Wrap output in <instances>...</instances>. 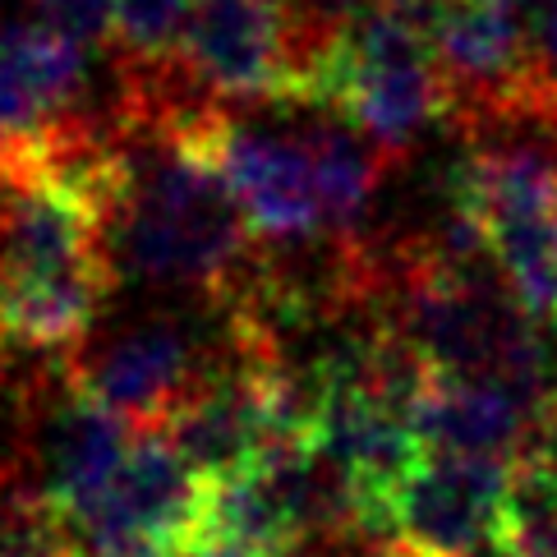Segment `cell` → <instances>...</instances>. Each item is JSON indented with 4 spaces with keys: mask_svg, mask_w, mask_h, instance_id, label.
<instances>
[{
    "mask_svg": "<svg viewBox=\"0 0 557 557\" xmlns=\"http://www.w3.org/2000/svg\"><path fill=\"white\" fill-rule=\"evenodd\" d=\"M300 107L332 111L392 162H401L414 138L451 115V88L437 70L433 37L369 0L313 65Z\"/></svg>",
    "mask_w": 557,
    "mask_h": 557,
    "instance_id": "obj_1",
    "label": "cell"
},
{
    "mask_svg": "<svg viewBox=\"0 0 557 557\" xmlns=\"http://www.w3.org/2000/svg\"><path fill=\"white\" fill-rule=\"evenodd\" d=\"M336 33H342L336 18L313 14L295 0H198L181 74L216 107H300L309 74Z\"/></svg>",
    "mask_w": 557,
    "mask_h": 557,
    "instance_id": "obj_2",
    "label": "cell"
},
{
    "mask_svg": "<svg viewBox=\"0 0 557 557\" xmlns=\"http://www.w3.org/2000/svg\"><path fill=\"white\" fill-rule=\"evenodd\" d=\"M208 525L212 480L171 433L144 429L115 484L70 534L88 557H185L208 544Z\"/></svg>",
    "mask_w": 557,
    "mask_h": 557,
    "instance_id": "obj_3",
    "label": "cell"
},
{
    "mask_svg": "<svg viewBox=\"0 0 557 557\" xmlns=\"http://www.w3.org/2000/svg\"><path fill=\"white\" fill-rule=\"evenodd\" d=\"M433 55L451 88V121L466 134L525 125L534 47L521 0H451L433 28Z\"/></svg>",
    "mask_w": 557,
    "mask_h": 557,
    "instance_id": "obj_4",
    "label": "cell"
},
{
    "mask_svg": "<svg viewBox=\"0 0 557 557\" xmlns=\"http://www.w3.org/2000/svg\"><path fill=\"white\" fill-rule=\"evenodd\" d=\"M198 134L240 203L258 245H313L327 235L313 157L300 134L249 125L226 107H208Z\"/></svg>",
    "mask_w": 557,
    "mask_h": 557,
    "instance_id": "obj_5",
    "label": "cell"
},
{
    "mask_svg": "<svg viewBox=\"0 0 557 557\" xmlns=\"http://www.w3.org/2000/svg\"><path fill=\"white\" fill-rule=\"evenodd\" d=\"M216 350L222 342L203 346V336L181 318H148L74 360L70 383L107 410L125 414L134 429H166V420L216 364Z\"/></svg>",
    "mask_w": 557,
    "mask_h": 557,
    "instance_id": "obj_6",
    "label": "cell"
},
{
    "mask_svg": "<svg viewBox=\"0 0 557 557\" xmlns=\"http://www.w3.org/2000/svg\"><path fill=\"white\" fill-rule=\"evenodd\" d=\"M511 466L488 456H424L392 503L387 540L414 557H480L497 540Z\"/></svg>",
    "mask_w": 557,
    "mask_h": 557,
    "instance_id": "obj_7",
    "label": "cell"
},
{
    "mask_svg": "<svg viewBox=\"0 0 557 557\" xmlns=\"http://www.w3.org/2000/svg\"><path fill=\"white\" fill-rule=\"evenodd\" d=\"M548 396L525 392L497 377H456L429 373L410 406L414 433L424 447L447 456H488V461H521L534 433H544Z\"/></svg>",
    "mask_w": 557,
    "mask_h": 557,
    "instance_id": "obj_8",
    "label": "cell"
},
{
    "mask_svg": "<svg viewBox=\"0 0 557 557\" xmlns=\"http://www.w3.org/2000/svg\"><path fill=\"white\" fill-rule=\"evenodd\" d=\"M88 88V42L42 24H0V144L47 138L74 121Z\"/></svg>",
    "mask_w": 557,
    "mask_h": 557,
    "instance_id": "obj_9",
    "label": "cell"
},
{
    "mask_svg": "<svg viewBox=\"0 0 557 557\" xmlns=\"http://www.w3.org/2000/svg\"><path fill=\"white\" fill-rule=\"evenodd\" d=\"M138 433L144 429H134L125 414L107 410L70 383V396L47 414L42 429V503L65 530L102 503Z\"/></svg>",
    "mask_w": 557,
    "mask_h": 557,
    "instance_id": "obj_10",
    "label": "cell"
},
{
    "mask_svg": "<svg viewBox=\"0 0 557 557\" xmlns=\"http://www.w3.org/2000/svg\"><path fill=\"white\" fill-rule=\"evenodd\" d=\"M451 208L466 212L484 235L557 216V144L474 138V148L451 171Z\"/></svg>",
    "mask_w": 557,
    "mask_h": 557,
    "instance_id": "obj_11",
    "label": "cell"
},
{
    "mask_svg": "<svg viewBox=\"0 0 557 557\" xmlns=\"http://www.w3.org/2000/svg\"><path fill=\"white\" fill-rule=\"evenodd\" d=\"M305 144L313 157L318 175V198H323V222L332 245H355L364 240L360 222L373 203L383 175L396 166L383 148H373L360 129H350L346 121H313L305 129Z\"/></svg>",
    "mask_w": 557,
    "mask_h": 557,
    "instance_id": "obj_12",
    "label": "cell"
},
{
    "mask_svg": "<svg viewBox=\"0 0 557 557\" xmlns=\"http://www.w3.org/2000/svg\"><path fill=\"white\" fill-rule=\"evenodd\" d=\"M497 557H557V456L534 447L511 466L497 516Z\"/></svg>",
    "mask_w": 557,
    "mask_h": 557,
    "instance_id": "obj_13",
    "label": "cell"
},
{
    "mask_svg": "<svg viewBox=\"0 0 557 557\" xmlns=\"http://www.w3.org/2000/svg\"><path fill=\"white\" fill-rule=\"evenodd\" d=\"M198 0H121L111 47L125 78H162L181 70Z\"/></svg>",
    "mask_w": 557,
    "mask_h": 557,
    "instance_id": "obj_14",
    "label": "cell"
},
{
    "mask_svg": "<svg viewBox=\"0 0 557 557\" xmlns=\"http://www.w3.org/2000/svg\"><path fill=\"white\" fill-rule=\"evenodd\" d=\"M488 253H493L497 276H503L511 290V300L521 305L534 323L557 327V216L493 231Z\"/></svg>",
    "mask_w": 557,
    "mask_h": 557,
    "instance_id": "obj_15",
    "label": "cell"
},
{
    "mask_svg": "<svg viewBox=\"0 0 557 557\" xmlns=\"http://www.w3.org/2000/svg\"><path fill=\"white\" fill-rule=\"evenodd\" d=\"M0 557H88L74 534L55 521V511L42 497H24V511L14 521V534Z\"/></svg>",
    "mask_w": 557,
    "mask_h": 557,
    "instance_id": "obj_16",
    "label": "cell"
},
{
    "mask_svg": "<svg viewBox=\"0 0 557 557\" xmlns=\"http://www.w3.org/2000/svg\"><path fill=\"white\" fill-rule=\"evenodd\" d=\"M28 5H33V18L78 37V42H102V37H111L121 0H28Z\"/></svg>",
    "mask_w": 557,
    "mask_h": 557,
    "instance_id": "obj_17",
    "label": "cell"
},
{
    "mask_svg": "<svg viewBox=\"0 0 557 557\" xmlns=\"http://www.w3.org/2000/svg\"><path fill=\"white\" fill-rule=\"evenodd\" d=\"M530 47H534V74L544 84H557V0H540L530 14Z\"/></svg>",
    "mask_w": 557,
    "mask_h": 557,
    "instance_id": "obj_18",
    "label": "cell"
},
{
    "mask_svg": "<svg viewBox=\"0 0 557 557\" xmlns=\"http://www.w3.org/2000/svg\"><path fill=\"white\" fill-rule=\"evenodd\" d=\"M24 497L28 493H14V488L0 484V553H5L10 534H14V521H18V511H24Z\"/></svg>",
    "mask_w": 557,
    "mask_h": 557,
    "instance_id": "obj_19",
    "label": "cell"
},
{
    "mask_svg": "<svg viewBox=\"0 0 557 557\" xmlns=\"http://www.w3.org/2000/svg\"><path fill=\"white\" fill-rule=\"evenodd\" d=\"M544 437L553 443V456H557V392H553V401H548V414H544Z\"/></svg>",
    "mask_w": 557,
    "mask_h": 557,
    "instance_id": "obj_20",
    "label": "cell"
}]
</instances>
